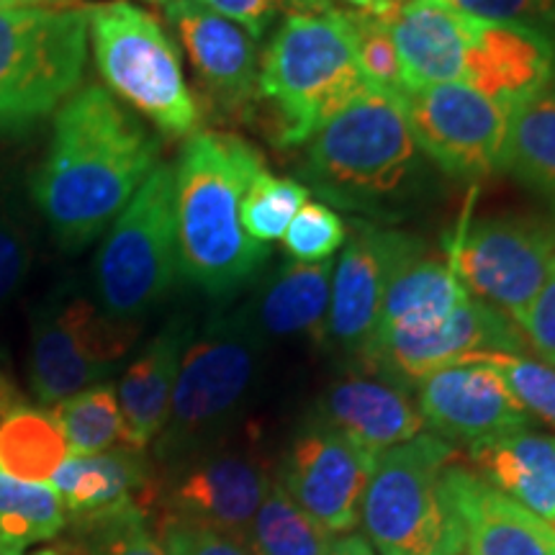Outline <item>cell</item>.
Here are the masks:
<instances>
[{"label":"cell","instance_id":"6da1fadb","mask_svg":"<svg viewBox=\"0 0 555 555\" xmlns=\"http://www.w3.org/2000/svg\"><path fill=\"white\" fill-rule=\"evenodd\" d=\"M163 139L99 82L54 114L29 198L67 253L93 245L159 165Z\"/></svg>","mask_w":555,"mask_h":555},{"label":"cell","instance_id":"7a4b0ae2","mask_svg":"<svg viewBox=\"0 0 555 555\" xmlns=\"http://www.w3.org/2000/svg\"><path fill=\"white\" fill-rule=\"evenodd\" d=\"M176 165L180 281L214 301L237 296L266 268L270 247L249 240L240 206L266 157L232 131L198 129Z\"/></svg>","mask_w":555,"mask_h":555},{"label":"cell","instance_id":"3957f363","mask_svg":"<svg viewBox=\"0 0 555 555\" xmlns=\"http://www.w3.org/2000/svg\"><path fill=\"white\" fill-rule=\"evenodd\" d=\"M301 183L337 208L391 224L425 198L429 159L416 147L401 103L365 90L311 137Z\"/></svg>","mask_w":555,"mask_h":555},{"label":"cell","instance_id":"277c9868","mask_svg":"<svg viewBox=\"0 0 555 555\" xmlns=\"http://www.w3.org/2000/svg\"><path fill=\"white\" fill-rule=\"evenodd\" d=\"M388 26L412 88L457 82L515 106L553 78L555 37L530 26L466 16L440 0H409Z\"/></svg>","mask_w":555,"mask_h":555},{"label":"cell","instance_id":"5b68a950","mask_svg":"<svg viewBox=\"0 0 555 555\" xmlns=\"http://www.w3.org/2000/svg\"><path fill=\"white\" fill-rule=\"evenodd\" d=\"M365 90L345 5L288 0L258 69V99L273 121L270 139L301 147Z\"/></svg>","mask_w":555,"mask_h":555},{"label":"cell","instance_id":"8992f818","mask_svg":"<svg viewBox=\"0 0 555 555\" xmlns=\"http://www.w3.org/2000/svg\"><path fill=\"white\" fill-rule=\"evenodd\" d=\"M262 347L266 337L247 309L211 317L196 330L180 363L168 420L152 442L157 470L176 466L237 429L258 380Z\"/></svg>","mask_w":555,"mask_h":555},{"label":"cell","instance_id":"52a82bcc","mask_svg":"<svg viewBox=\"0 0 555 555\" xmlns=\"http://www.w3.org/2000/svg\"><path fill=\"white\" fill-rule=\"evenodd\" d=\"M86 13L95 69L108 93L163 137L196 134L204 108L163 21L129 0L86 5Z\"/></svg>","mask_w":555,"mask_h":555},{"label":"cell","instance_id":"ba28073f","mask_svg":"<svg viewBox=\"0 0 555 555\" xmlns=\"http://www.w3.org/2000/svg\"><path fill=\"white\" fill-rule=\"evenodd\" d=\"M455 448L433 433L388 448L373 463L360 525L378 555H461L463 530L442 470Z\"/></svg>","mask_w":555,"mask_h":555},{"label":"cell","instance_id":"9c48e42d","mask_svg":"<svg viewBox=\"0 0 555 555\" xmlns=\"http://www.w3.org/2000/svg\"><path fill=\"white\" fill-rule=\"evenodd\" d=\"M178 281L176 165L159 163L108 227L93 262V301L119 322L142 324Z\"/></svg>","mask_w":555,"mask_h":555},{"label":"cell","instance_id":"30bf717a","mask_svg":"<svg viewBox=\"0 0 555 555\" xmlns=\"http://www.w3.org/2000/svg\"><path fill=\"white\" fill-rule=\"evenodd\" d=\"M88 65V13L0 9V134H21L54 116Z\"/></svg>","mask_w":555,"mask_h":555},{"label":"cell","instance_id":"8fae6325","mask_svg":"<svg viewBox=\"0 0 555 555\" xmlns=\"http://www.w3.org/2000/svg\"><path fill=\"white\" fill-rule=\"evenodd\" d=\"M142 335V324L119 322L93 298L57 288L34 309L29 388L52 409L90 386L106 384Z\"/></svg>","mask_w":555,"mask_h":555},{"label":"cell","instance_id":"7c38bea8","mask_svg":"<svg viewBox=\"0 0 555 555\" xmlns=\"http://www.w3.org/2000/svg\"><path fill=\"white\" fill-rule=\"evenodd\" d=\"M157 474L155 515L214 527L247 540L262 499L275 481L273 461L260 429L253 425L232 429L214 446Z\"/></svg>","mask_w":555,"mask_h":555},{"label":"cell","instance_id":"4fadbf2b","mask_svg":"<svg viewBox=\"0 0 555 555\" xmlns=\"http://www.w3.org/2000/svg\"><path fill=\"white\" fill-rule=\"evenodd\" d=\"M470 296L519 322L555 268V219L499 214L463 227L448 255Z\"/></svg>","mask_w":555,"mask_h":555},{"label":"cell","instance_id":"5bb4252c","mask_svg":"<svg viewBox=\"0 0 555 555\" xmlns=\"http://www.w3.org/2000/svg\"><path fill=\"white\" fill-rule=\"evenodd\" d=\"M399 103L416 147L446 176L481 180L502 170L512 103L457 82L412 88Z\"/></svg>","mask_w":555,"mask_h":555},{"label":"cell","instance_id":"9a60e30c","mask_svg":"<svg viewBox=\"0 0 555 555\" xmlns=\"http://www.w3.org/2000/svg\"><path fill=\"white\" fill-rule=\"evenodd\" d=\"M425 249V242L416 234L352 219L343 255L332 268L324 343L358 363L371 343L388 286L399 270Z\"/></svg>","mask_w":555,"mask_h":555},{"label":"cell","instance_id":"2e32d148","mask_svg":"<svg viewBox=\"0 0 555 555\" xmlns=\"http://www.w3.org/2000/svg\"><path fill=\"white\" fill-rule=\"evenodd\" d=\"M376 457L314 420L283 453L278 483L330 535H350L360 525V506Z\"/></svg>","mask_w":555,"mask_h":555},{"label":"cell","instance_id":"e0dca14e","mask_svg":"<svg viewBox=\"0 0 555 555\" xmlns=\"http://www.w3.org/2000/svg\"><path fill=\"white\" fill-rule=\"evenodd\" d=\"M527 339L509 317L468 296L446 322L422 332H397L371 339L358 367L414 386L427 373L481 352L527 356Z\"/></svg>","mask_w":555,"mask_h":555},{"label":"cell","instance_id":"ac0fdd59","mask_svg":"<svg viewBox=\"0 0 555 555\" xmlns=\"http://www.w3.org/2000/svg\"><path fill=\"white\" fill-rule=\"evenodd\" d=\"M414 388L425 427L450 446H474L489 437L530 429L535 422L504 380L476 358L437 367L416 380Z\"/></svg>","mask_w":555,"mask_h":555},{"label":"cell","instance_id":"d6986e66","mask_svg":"<svg viewBox=\"0 0 555 555\" xmlns=\"http://www.w3.org/2000/svg\"><path fill=\"white\" fill-rule=\"evenodd\" d=\"M206 99L224 114H247L258 99V41L198 0L165 9Z\"/></svg>","mask_w":555,"mask_h":555},{"label":"cell","instance_id":"ffe728a7","mask_svg":"<svg viewBox=\"0 0 555 555\" xmlns=\"http://www.w3.org/2000/svg\"><path fill=\"white\" fill-rule=\"evenodd\" d=\"M50 486L65 506L67 522L88 527L139 509L152 519L157 509L159 474L147 450H108L69 455Z\"/></svg>","mask_w":555,"mask_h":555},{"label":"cell","instance_id":"44dd1931","mask_svg":"<svg viewBox=\"0 0 555 555\" xmlns=\"http://www.w3.org/2000/svg\"><path fill=\"white\" fill-rule=\"evenodd\" d=\"M314 420L373 455L427 429L409 386L367 367L332 380L319 399Z\"/></svg>","mask_w":555,"mask_h":555},{"label":"cell","instance_id":"7402d4cb","mask_svg":"<svg viewBox=\"0 0 555 555\" xmlns=\"http://www.w3.org/2000/svg\"><path fill=\"white\" fill-rule=\"evenodd\" d=\"M468 555H555V527L455 457L442 470Z\"/></svg>","mask_w":555,"mask_h":555},{"label":"cell","instance_id":"603a6c76","mask_svg":"<svg viewBox=\"0 0 555 555\" xmlns=\"http://www.w3.org/2000/svg\"><path fill=\"white\" fill-rule=\"evenodd\" d=\"M196 330L189 311H178L124 371L116 397L134 450H147L168 420L180 363Z\"/></svg>","mask_w":555,"mask_h":555},{"label":"cell","instance_id":"cb8c5ba5","mask_svg":"<svg viewBox=\"0 0 555 555\" xmlns=\"http://www.w3.org/2000/svg\"><path fill=\"white\" fill-rule=\"evenodd\" d=\"M470 468L525 509L555 522V435L517 429L468 446Z\"/></svg>","mask_w":555,"mask_h":555},{"label":"cell","instance_id":"d4e9b609","mask_svg":"<svg viewBox=\"0 0 555 555\" xmlns=\"http://www.w3.org/2000/svg\"><path fill=\"white\" fill-rule=\"evenodd\" d=\"M468 296L453 260L427 255L425 249L409 260L391 281L371 339L435 327L446 322Z\"/></svg>","mask_w":555,"mask_h":555},{"label":"cell","instance_id":"484cf974","mask_svg":"<svg viewBox=\"0 0 555 555\" xmlns=\"http://www.w3.org/2000/svg\"><path fill=\"white\" fill-rule=\"evenodd\" d=\"M332 262H286L262 288L249 319L262 337H314L324 343L330 314Z\"/></svg>","mask_w":555,"mask_h":555},{"label":"cell","instance_id":"4316f807","mask_svg":"<svg viewBox=\"0 0 555 555\" xmlns=\"http://www.w3.org/2000/svg\"><path fill=\"white\" fill-rule=\"evenodd\" d=\"M502 172L555 214V86L515 103L506 131Z\"/></svg>","mask_w":555,"mask_h":555},{"label":"cell","instance_id":"83f0119b","mask_svg":"<svg viewBox=\"0 0 555 555\" xmlns=\"http://www.w3.org/2000/svg\"><path fill=\"white\" fill-rule=\"evenodd\" d=\"M69 457L57 416L44 406H18L0 420V476L50 483Z\"/></svg>","mask_w":555,"mask_h":555},{"label":"cell","instance_id":"f1b7e54d","mask_svg":"<svg viewBox=\"0 0 555 555\" xmlns=\"http://www.w3.org/2000/svg\"><path fill=\"white\" fill-rule=\"evenodd\" d=\"M67 527L65 506L50 483L0 476V547L9 555L54 540Z\"/></svg>","mask_w":555,"mask_h":555},{"label":"cell","instance_id":"f546056e","mask_svg":"<svg viewBox=\"0 0 555 555\" xmlns=\"http://www.w3.org/2000/svg\"><path fill=\"white\" fill-rule=\"evenodd\" d=\"M62 433H65L69 455H95L108 450L131 448L127 425L119 409L114 384L90 386L57 406H52Z\"/></svg>","mask_w":555,"mask_h":555},{"label":"cell","instance_id":"4dcf8cb0","mask_svg":"<svg viewBox=\"0 0 555 555\" xmlns=\"http://www.w3.org/2000/svg\"><path fill=\"white\" fill-rule=\"evenodd\" d=\"M332 538L286 494L278 478L249 527V543L258 555H324Z\"/></svg>","mask_w":555,"mask_h":555},{"label":"cell","instance_id":"1f68e13d","mask_svg":"<svg viewBox=\"0 0 555 555\" xmlns=\"http://www.w3.org/2000/svg\"><path fill=\"white\" fill-rule=\"evenodd\" d=\"M345 9L352 29V44H356V60L367 90L401 101L412 86H409L404 65H401L397 41L391 37V26H388L391 11L378 13L350 9V5Z\"/></svg>","mask_w":555,"mask_h":555},{"label":"cell","instance_id":"d6a6232c","mask_svg":"<svg viewBox=\"0 0 555 555\" xmlns=\"http://www.w3.org/2000/svg\"><path fill=\"white\" fill-rule=\"evenodd\" d=\"M309 196L311 191L301 180L273 176L268 168H262L242 198V229L249 240L270 247V242L283 240L288 224L294 221L298 208L307 204Z\"/></svg>","mask_w":555,"mask_h":555},{"label":"cell","instance_id":"836d02e7","mask_svg":"<svg viewBox=\"0 0 555 555\" xmlns=\"http://www.w3.org/2000/svg\"><path fill=\"white\" fill-rule=\"evenodd\" d=\"M34 262L31 227L9 178L0 172V319L24 288ZM3 356V350H0Z\"/></svg>","mask_w":555,"mask_h":555},{"label":"cell","instance_id":"e575fe53","mask_svg":"<svg viewBox=\"0 0 555 555\" xmlns=\"http://www.w3.org/2000/svg\"><path fill=\"white\" fill-rule=\"evenodd\" d=\"M470 358L489 365L532 420L538 416L545 425L555 427V365L509 352H481Z\"/></svg>","mask_w":555,"mask_h":555},{"label":"cell","instance_id":"d590c367","mask_svg":"<svg viewBox=\"0 0 555 555\" xmlns=\"http://www.w3.org/2000/svg\"><path fill=\"white\" fill-rule=\"evenodd\" d=\"M350 227L335 208L307 201L283 234V247L294 262H327L345 247Z\"/></svg>","mask_w":555,"mask_h":555},{"label":"cell","instance_id":"8d00e7d4","mask_svg":"<svg viewBox=\"0 0 555 555\" xmlns=\"http://www.w3.org/2000/svg\"><path fill=\"white\" fill-rule=\"evenodd\" d=\"M75 535L82 540L78 555H168L150 527V517L139 509L75 527Z\"/></svg>","mask_w":555,"mask_h":555},{"label":"cell","instance_id":"74e56055","mask_svg":"<svg viewBox=\"0 0 555 555\" xmlns=\"http://www.w3.org/2000/svg\"><path fill=\"white\" fill-rule=\"evenodd\" d=\"M152 530L168 555H258L247 538L168 515H155Z\"/></svg>","mask_w":555,"mask_h":555},{"label":"cell","instance_id":"f35d334b","mask_svg":"<svg viewBox=\"0 0 555 555\" xmlns=\"http://www.w3.org/2000/svg\"><path fill=\"white\" fill-rule=\"evenodd\" d=\"M442 5L466 16L494 24L530 26L555 37V0H440Z\"/></svg>","mask_w":555,"mask_h":555},{"label":"cell","instance_id":"ab89813d","mask_svg":"<svg viewBox=\"0 0 555 555\" xmlns=\"http://www.w3.org/2000/svg\"><path fill=\"white\" fill-rule=\"evenodd\" d=\"M517 327L525 335L527 347L543 363L555 365V268L547 275L545 286L540 288L535 301L530 304V309L517 322Z\"/></svg>","mask_w":555,"mask_h":555},{"label":"cell","instance_id":"60d3db41","mask_svg":"<svg viewBox=\"0 0 555 555\" xmlns=\"http://www.w3.org/2000/svg\"><path fill=\"white\" fill-rule=\"evenodd\" d=\"M198 3L237 24L255 41L266 37L288 11V0H198Z\"/></svg>","mask_w":555,"mask_h":555},{"label":"cell","instance_id":"b9f144b4","mask_svg":"<svg viewBox=\"0 0 555 555\" xmlns=\"http://www.w3.org/2000/svg\"><path fill=\"white\" fill-rule=\"evenodd\" d=\"M324 555H378L363 535H335L330 540Z\"/></svg>","mask_w":555,"mask_h":555},{"label":"cell","instance_id":"7bdbcfd3","mask_svg":"<svg viewBox=\"0 0 555 555\" xmlns=\"http://www.w3.org/2000/svg\"><path fill=\"white\" fill-rule=\"evenodd\" d=\"M24 404H26V397L21 393L16 380H13L9 373L0 367V420H3L9 412H13V409H18Z\"/></svg>","mask_w":555,"mask_h":555},{"label":"cell","instance_id":"ee69618b","mask_svg":"<svg viewBox=\"0 0 555 555\" xmlns=\"http://www.w3.org/2000/svg\"><path fill=\"white\" fill-rule=\"evenodd\" d=\"M80 0H0V9H73Z\"/></svg>","mask_w":555,"mask_h":555},{"label":"cell","instance_id":"f6af8a7d","mask_svg":"<svg viewBox=\"0 0 555 555\" xmlns=\"http://www.w3.org/2000/svg\"><path fill=\"white\" fill-rule=\"evenodd\" d=\"M337 3L350 5V9H365V11L386 13V11H393V9H399V5L409 3V0H337Z\"/></svg>","mask_w":555,"mask_h":555},{"label":"cell","instance_id":"bcb514c9","mask_svg":"<svg viewBox=\"0 0 555 555\" xmlns=\"http://www.w3.org/2000/svg\"><path fill=\"white\" fill-rule=\"evenodd\" d=\"M26 555H78L69 547H37V551H29Z\"/></svg>","mask_w":555,"mask_h":555},{"label":"cell","instance_id":"7dc6e473","mask_svg":"<svg viewBox=\"0 0 555 555\" xmlns=\"http://www.w3.org/2000/svg\"><path fill=\"white\" fill-rule=\"evenodd\" d=\"M147 3H157V5H170L172 0H147Z\"/></svg>","mask_w":555,"mask_h":555},{"label":"cell","instance_id":"c3c4849f","mask_svg":"<svg viewBox=\"0 0 555 555\" xmlns=\"http://www.w3.org/2000/svg\"><path fill=\"white\" fill-rule=\"evenodd\" d=\"M551 82L555 86V67H553V78H551Z\"/></svg>","mask_w":555,"mask_h":555},{"label":"cell","instance_id":"681fc988","mask_svg":"<svg viewBox=\"0 0 555 555\" xmlns=\"http://www.w3.org/2000/svg\"><path fill=\"white\" fill-rule=\"evenodd\" d=\"M0 555H9V553H5V551H3V547H0Z\"/></svg>","mask_w":555,"mask_h":555}]
</instances>
